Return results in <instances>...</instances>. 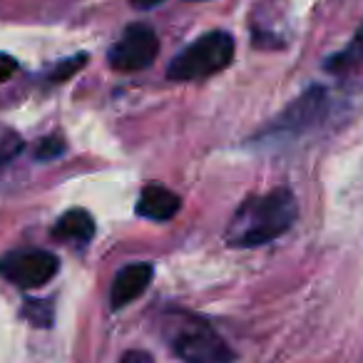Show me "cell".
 Segmentation results:
<instances>
[{
  "label": "cell",
  "instance_id": "obj_10",
  "mask_svg": "<svg viewBox=\"0 0 363 363\" xmlns=\"http://www.w3.org/2000/svg\"><path fill=\"white\" fill-rule=\"evenodd\" d=\"M23 152V137L18 130L0 122V169Z\"/></svg>",
  "mask_w": 363,
  "mask_h": 363
},
{
  "label": "cell",
  "instance_id": "obj_1",
  "mask_svg": "<svg viewBox=\"0 0 363 363\" xmlns=\"http://www.w3.org/2000/svg\"><path fill=\"white\" fill-rule=\"evenodd\" d=\"M298 204L291 189H272L267 194L249 197L242 207L234 212L227 227V244L232 249H252L269 244L286 234L296 222Z\"/></svg>",
  "mask_w": 363,
  "mask_h": 363
},
{
  "label": "cell",
  "instance_id": "obj_7",
  "mask_svg": "<svg viewBox=\"0 0 363 363\" xmlns=\"http://www.w3.org/2000/svg\"><path fill=\"white\" fill-rule=\"evenodd\" d=\"M152 274H155L152 264H145V262L122 267L120 272L115 274V281H112V289H110L112 308H125V306H130L132 301H137V298L145 294V289L150 286Z\"/></svg>",
  "mask_w": 363,
  "mask_h": 363
},
{
  "label": "cell",
  "instance_id": "obj_6",
  "mask_svg": "<svg viewBox=\"0 0 363 363\" xmlns=\"http://www.w3.org/2000/svg\"><path fill=\"white\" fill-rule=\"evenodd\" d=\"M326 110H328L326 90L313 85L274 120L269 132H274V135H303V132L316 127L323 120Z\"/></svg>",
  "mask_w": 363,
  "mask_h": 363
},
{
  "label": "cell",
  "instance_id": "obj_4",
  "mask_svg": "<svg viewBox=\"0 0 363 363\" xmlns=\"http://www.w3.org/2000/svg\"><path fill=\"white\" fill-rule=\"evenodd\" d=\"M157 52H160V40H157V33L150 26H142V23H132L125 28L117 43L110 48V65L120 72H137L147 70V67L155 62Z\"/></svg>",
  "mask_w": 363,
  "mask_h": 363
},
{
  "label": "cell",
  "instance_id": "obj_13",
  "mask_svg": "<svg viewBox=\"0 0 363 363\" xmlns=\"http://www.w3.org/2000/svg\"><path fill=\"white\" fill-rule=\"evenodd\" d=\"M62 152H65V142H62L60 137H45V140H40L35 147V157L43 162L55 160V157H60Z\"/></svg>",
  "mask_w": 363,
  "mask_h": 363
},
{
  "label": "cell",
  "instance_id": "obj_14",
  "mask_svg": "<svg viewBox=\"0 0 363 363\" xmlns=\"http://www.w3.org/2000/svg\"><path fill=\"white\" fill-rule=\"evenodd\" d=\"M16 72H18V60H16V57L6 55V52H0V82L11 80Z\"/></svg>",
  "mask_w": 363,
  "mask_h": 363
},
{
  "label": "cell",
  "instance_id": "obj_8",
  "mask_svg": "<svg viewBox=\"0 0 363 363\" xmlns=\"http://www.w3.org/2000/svg\"><path fill=\"white\" fill-rule=\"evenodd\" d=\"M182 202L174 192L160 184H147L140 192V202H137V214L152 222H167L179 212Z\"/></svg>",
  "mask_w": 363,
  "mask_h": 363
},
{
  "label": "cell",
  "instance_id": "obj_2",
  "mask_svg": "<svg viewBox=\"0 0 363 363\" xmlns=\"http://www.w3.org/2000/svg\"><path fill=\"white\" fill-rule=\"evenodd\" d=\"M234 57V38L224 30H212L192 40L182 52L172 57L167 67V77L174 82L204 80L232 62Z\"/></svg>",
  "mask_w": 363,
  "mask_h": 363
},
{
  "label": "cell",
  "instance_id": "obj_9",
  "mask_svg": "<svg viewBox=\"0 0 363 363\" xmlns=\"http://www.w3.org/2000/svg\"><path fill=\"white\" fill-rule=\"evenodd\" d=\"M52 234H55L57 239H62V242L87 244L95 237V219H92L90 212H85V209H70V212H65L55 222Z\"/></svg>",
  "mask_w": 363,
  "mask_h": 363
},
{
  "label": "cell",
  "instance_id": "obj_16",
  "mask_svg": "<svg viewBox=\"0 0 363 363\" xmlns=\"http://www.w3.org/2000/svg\"><path fill=\"white\" fill-rule=\"evenodd\" d=\"M132 3H135L137 8H145V11H147V8H155V6H160L162 0H132Z\"/></svg>",
  "mask_w": 363,
  "mask_h": 363
},
{
  "label": "cell",
  "instance_id": "obj_12",
  "mask_svg": "<svg viewBox=\"0 0 363 363\" xmlns=\"http://www.w3.org/2000/svg\"><path fill=\"white\" fill-rule=\"evenodd\" d=\"M85 60H87V55H75V57H67V60H62V62H57L55 67L50 70V82H62V80H67L70 75H75L77 70H80L82 65H85Z\"/></svg>",
  "mask_w": 363,
  "mask_h": 363
},
{
  "label": "cell",
  "instance_id": "obj_5",
  "mask_svg": "<svg viewBox=\"0 0 363 363\" xmlns=\"http://www.w3.org/2000/svg\"><path fill=\"white\" fill-rule=\"evenodd\" d=\"M57 269H60L57 257L43 249H21L0 259V277H6L21 289L43 286L55 277Z\"/></svg>",
  "mask_w": 363,
  "mask_h": 363
},
{
  "label": "cell",
  "instance_id": "obj_15",
  "mask_svg": "<svg viewBox=\"0 0 363 363\" xmlns=\"http://www.w3.org/2000/svg\"><path fill=\"white\" fill-rule=\"evenodd\" d=\"M122 363H155V361H152V356L145 351H130V353H125Z\"/></svg>",
  "mask_w": 363,
  "mask_h": 363
},
{
  "label": "cell",
  "instance_id": "obj_3",
  "mask_svg": "<svg viewBox=\"0 0 363 363\" xmlns=\"http://www.w3.org/2000/svg\"><path fill=\"white\" fill-rule=\"evenodd\" d=\"M169 346L187 363H232L234 351L202 318H174L169 323Z\"/></svg>",
  "mask_w": 363,
  "mask_h": 363
},
{
  "label": "cell",
  "instance_id": "obj_11",
  "mask_svg": "<svg viewBox=\"0 0 363 363\" xmlns=\"http://www.w3.org/2000/svg\"><path fill=\"white\" fill-rule=\"evenodd\" d=\"M23 316L30 323H35V326L48 328L52 323V303L45 301V298H26V303H23Z\"/></svg>",
  "mask_w": 363,
  "mask_h": 363
}]
</instances>
